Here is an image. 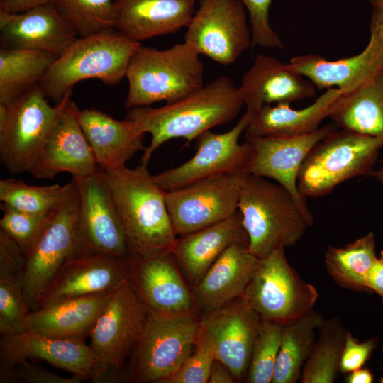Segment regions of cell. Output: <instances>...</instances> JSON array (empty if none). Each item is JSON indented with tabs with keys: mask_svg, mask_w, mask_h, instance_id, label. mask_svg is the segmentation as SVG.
Wrapping results in <instances>:
<instances>
[{
	"mask_svg": "<svg viewBox=\"0 0 383 383\" xmlns=\"http://www.w3.org/2000/svg\"><path fill=\"white\" fill-rule=\"evenodd\" d=\"M244 106L238 87L220 76L191 94L159 107L129 109L126 118L135 123L151 140L141 162L148 164L163 143L182 138L191 143L204 132L233 120Z\"/></svg>",
	"mask_w": 383,
	"mask_h": 383,
	"instance_id": "cell-1",
	"label": "cell"
},
{
	"mask_svg": "<svg viewBox=\"0 0 383 383\" xmlns=\"http://www.w3.org/2000/svg\"><path fill=\"white\" fill-rule=\"evenodd\" d=\"M100 172L122 222L128 257L172 252L178 238L168 213L165 191L150 174L148 165L140 162L135 168L125 166Z\"/></svg>",
	"mask_w": 383,
	"mask_h": 383,
	"instance_id": "cell-2",
	"label": "cell"
},
{
	"mask_svg": "<svg viewBox=\"0 0 383 383\" xmlns=\"http://www.w3.org/2000/svg\"><path fill=\"white\" fill-rule=\"evenodd\" d=\"M238 210L248 250L258 259L295 245L313 223L287 189L253 174L243 177Z\"/></svg>",
	"mask_w": 383,
	"mask_h": 383,
	"instance_id": "cell-3",
	"label": "cell"
},
{
	"mask_svg": "<svg viewBox=\"0 0 383 383\" xmlns=\"http://www.w3.org/2000/svg\"><path fill=\"white\" fill-rule=\"evenodd\" d=\"M204 73L200 55L184 41L164 50L140 44L128 66L125 107L178 100L204 86Z\"/></svg>",
	"mask_w": 383,
	"mask_h": 383,
	"instance_id": "cell-4",
	"label": "cell"
},
{
	"mask_svg": "<svg viewBox=\"0 0 383 383\" xmlns=\"http://www.w3.org/2000/svg\"><path fill=\"white\" fill-rule=\"evenodd\" d=\"M149 311L128 279L109 294L89 337L94 383L128 380L126 362L140 340Z\"/></svg>",
	"mask_w": 383,
	"mask_h": 383,
	"instance_id": "cell-5",
	"label": "cell"
},
{
	"mask_svg": "<svg viewBox=\"0 0 383 383\" xmlns=\"http://www.w3.org/2000/svg\"><path fill=\"white\" fill-rule=\"evenodd\" d=\"M114 29L84 37L51 65L39 86L47 98L59 104L81 81L96 79L116 85L126 77L130 59L140 45Z\"/></svg>",
	"mask_w": 383,
	"mask_h": 383,
	"instance_id": "cell-6",
	"label": "cell"
},
{
	"mask_svg": "<svg viewBox=\"0 0 383 383\" xmlns=\"http://www.w3.org/2000/svg\"><path fill=\"white\" fill-rule=\"evenodd\" d=\"M382 143L349 130L335 129L318 142L304 160L298 188L305 198H318L357 177L370 176Z\"/></svg>",
	"mask_w": 383,
	"mask_h": 383,
	"instance_id": "cell-7",
	"label": "cell"
},
{
	"mask_svg": "<svg viewBox=\"0 0 383 383\" xmlns=\"http://www.w3.org/2000/svg\"><path fill=\"white\" fill-rule=\"evenodd\" d=\"M79 210V190L72 178L65 184L61 199L48 213L26 255L23 294L29 312L40 308L48 286L62 266L74 256Z\"/></svg>",
	"mask_w": 383,
	"mask_h": 383,
	"instance_id": "cell-8",
	"label": "cell"
},
{
	"mask_svg": "<svg viewBox=\"0 0 383 383\" xmlns=\"http://www.w3.org/2000/svg\"><path fill=\"white\" fill-rule=\"evenodd\" d=\"M199 323L197 312H149L127 365L128 382L162 383L173 374L192 352Z\"/></svg>",
	"mask_w": 383,
	"mask_h": 383,
	"instance_id": "cell-9",
	"label": "cell"
},
{
	"mask_svg": "<svg viewBox=\"0 0 383 383\" xmlns=\"http://www.w3.org/2000/svg\"><path fill=\"white\" fill-rule=\"evenodd\" d=\"M241 298L262 321L284 325L313 309L318 293L300 277L280 249L259 259Z\"/></svg>",
	"mask_w": 383,
	"mask_h": 383,
	"instance_id": "cell-10",
	"label": "cell"
},
{
	"mask_svg": "<svg viewBox=\"0 0 383 383\" xmlns=\"http://www.w3.org/2000/svg\"><path fill=\"white\" fill-rule=\"evenodd\" d=\"M71 93L52 106L37 84L6 105L8 117L0 128V161L8 172H30Z\"/></svg>",
	"mask_w": 383,
	"mask_h": 383,
	"instance_id": "cell-11",
	"label": "cell"
},
{
	"mask_svg": "<svg viewBox=\"0 0 383 383\" xmlns=\"http://www.w3.org/2000/svg\"><path fill=\"white\" fill-rule=\"evenodd\" d=\"M186 28L184 42L223 66L234 64L251 45V30L239 0H199Z\"/></svg>",
	"mask_w": 383,
	"mask_h": 383,
	"instance_id": "cell-12",
	"label": "cell"
},
{
	"mask_svg": "<svg viewBox=\"0 0 383 383\" xmlns=\"http://www.w3.org/2000/svg\"><path fill=\"white\" fill-rule=\"evenodd\" d=\"M253 114L246 110L237 123L225 133L209 130L201 133L195 139V155L181 165L154 175L157 183L168 192L211 177L245 174L250 146L246 141L239 143V138Z\"/></svg>",
	"mask_w": 383,
	"mask_h": 383,
	"instance_id": "cell-13",
	"label": "cell"
},
{
	"mask_svg": "<svg viewBox=\"0 0 383 383\" xmlns=\"http://www.w3.org/2000/svg\"><path fill=\"white\" fill-rule=\"evenodd\" d=\"M79 194L74 257L107 255L128 258L122 222L100 169L87 177H72Z\"/></svg>",
	"mask_w": 383,
	"mask_h": 383,
	"instance_id": "cell-14",
	"label": "cell"
},
{
	"mask_svg": "<svg viewBox=\"0 0 383 383\" xmlns=\"http://www.w3.org/2000/svg\"><path fill=\"white\" fill-rule=\"evenodd\" d=\"M244 174L211 177L165 192L166 204L176 234L181 236L194 232L235 214Z\"/></svg>",
	"mask_w": 383,
	"mask_h": 383,
	"instance_id": "cell-15",
	"label": "cell"
},
{
	"mask_svg": "<svg viewBox=\"0 0 383 383\" xmlns=\"http://www.w3.org/2000/svg\"><path fill=\"white\" fill-rule=\"evenodd\" d=\"M338 127L326 125L299 136L272 135L245 140L250 151L245 173L272 179L287 189L311 220L312 213L298 188L301 166L311 148Z\"/></svg>",
	"mask_w": 383,
	"mask_h": 383,
	"instance_id": "cell-16",
	"label": "cell"
},
{
	"mask_svg": "<svg viewBox=\"0 0 383 383\" xmlns=\"http://www.w3.org/2000/svg\"><path fill=\"white\" fill-rule=\"evenodd\" d=\"M289 63L317 89L337 88L343 94L357 89L383 70V11L373 8L370 40L360 53L335 60L301 55L292 57Z\"/></svg>",
	"mask_w": 383,
	"mask_h": 383,
	"instance_id": "cell-17",
	"label": "cell"
},
{
	"mask_svg": "<svg viewBox=\"0 0 383 383\" xmlns=\"http://www.w3.org/2000/svg\"><path fill=\"white\" fill-rule=\"evenodd\" d=\"M201 322L214 342L216 359L235 382L245 380L262 321L240 297L204 313Z\"/></svg>",
	"mask_w": 383,
	"mask_h": 383,
	"instance_id": "cell-18",
	"label": "cell"
},
{
	"mask_svg": "<svg viewBox=\"0 0 383 383\" xmlns=\"http://www.w3.org/2000/svg\"><path fill=\"white\" fill-rule=\"evenodd\" d=\"M129 280L149 312L179 314L197 312L173 252L146 258L128 257Z\"/></svg>",
	"mask_w": 383,
	"mask_h": 383,
	"instance_id": "cell-19",
	"label": "cell"
},
{
	"mask_svg": "<svg viewBox=\"0 0 383 383\" xmlns=\"http://www.w3.org/2000/svg\"><path fill=\"white\" fill-rule=\"evenodd\" d=\"M79 109L68 101L44 143L30 174L38 179H52L60 172L87 177L99 167L78 121Z\"/></svg>",
	"mask_w": 383,
	"mask_h": 383,
	"instance_id": "cell-20",
	"label": "cell"
},
{
	"mask_svg": "<svg viewBox=\"0 0 383 383\" xmlns=\"http://www.w3.org/2000/svg\"><path fill=\"white\" fill-rule=\"evenodd\" d=\"M129 276L128 258L107 255L72 257L46 288L40 307L66 299L110 293Z\"/></svg>",
	"mask_w": 383,
	"mask_h": 383,
	"instance_id": "cell-21",
	"label": "cell"
},
{
	"mask_svg": "<svg viewBox=\"0 0 383 383\" xmlns=\"http://www.w3.org/2000/svg\"><path fill=\"white\" fill-rule=\"evenodd\" d=\"M0 33L2 48L39 50L57 57L79 37L52 3L18 13L0 11Z\"/></svg>",
	"mask_w": 383,
	"mask_h": 383,
	"instance_id": "cell-22",
	"label": "cell"
},
{
	"mask_svg": "<svg viewBox=\"0 0 383 383\" xmlns=\"http://www.w3.org/2000/svg\"><path fill=\"white\" fill-rule=\"evenodd\" d=\"M238 89L246 110L255 113L265 104L312 98L317 89L289 62L259 53L243 74Z\"/></svg>",
	"mask_w": 383,
	"mask_h": 383,
	"instance_id": "cell-23",
	"label": "cell"
},
{
	"mask_svg": "<svg viewBox=\"0 0 383 383\" xmlns=\"http://www.w3.org/2000/svg\"><path fill=\"white\" fill-rule=\"evenodd\" d=\"M29 359L46 361L82 380L90 379L94 362L91 348L83 340L57 338L29 330L1 336L0 370Z\"/></svg>",
	"mask_w": 383,
	"mask_h": 383,
	"instance_id": "cell-24",
	"label": "cell"
},
{
	"mask_svg": "<svg viewBox=\"0 0 383 383\" xmlns=\"http://www.w3.org/2000/svg\"><path fill=\"white\" fill-rule=\"evenodd\" d=\"M114 30L140 43L186 28L194 0H115Z\"/></svg>",
	"mask_w": 383,
	"mask_h": 383,
	"instance_id": "cell-25",
	"label": "cell"
},
{
	"mask_svg": "<svg viewBox=\"0 0 383 383\" xmlns=\"http://www.w3.org/2000/svg\"><path fill=\"white\" fill-rule=\"evenodd\" d=\"M78 121L102 170L126 166L139 151H144L145 133L131 121L114 119L96 109L79 110Z\"/></svg>",
	"mask_w": 383,
	"mask_h": 383,
	"instance_id": "cell-26",
	"label": "cell"
},
{
	"mask_svg": "<svg viewBox=\"0 0 383 383\" xmlns=\"http://www.w3.org/2000/svg\"><path fill=\"white\" fill-rule=\"evenodd\" d=\"M235 244L248 247V237L239 211L224 221L181 235L172 252L193 288L218 257Z\"/></svg>",
	"mask_w": 383,
	"mask_h": 383,
	"instance_id": "cell-27",
	"label": "cell"
},
{
	"mask_svg": "<svg viewBox=\"0 0 383 383\" xmlns=\"http://www.w3.org/2000/svg\"><path fill=\"white\" fill-rule=\"evenodd\" d=\"M258 261L245 245L228 247L192 288L197 309L208 313L241 297Z\"/></svg>",
	"mask_w": 383,
	"mask_h": 383,
	"instance_id": "cell-28",
	"label": "cell"
},
{
	"mask_svg": "<svg viewBox=\"0 0 383 383\" xmlns=\"http://www.w3.org/2000/svg\"><path fill=\"white\" fill-rule=\"evenodd\" d=\"M109 294L66 299L30 311L26 330L57 338L84 341L102 312Z\"/></svg>",
	"mask_w": 383,
	"mask_h": 383,
	"instance_id": "cell-29",
	"label": "cell"
},
{
	"mask_svg": "<svg viewBox=\"0 0 383 383\" xmlns=\"http://www.w3.org/2000/svg\"><path fill=\"white\" fill-rule=\"evenodd\" d=\"M343 91L337 88L326 89L311 104L295 109L288 104H265L254 113L246 128L245 140L262 136H299L309 134L320 128L329 117L331 107Z\"/></svg>",
	"mask_w": 383,
	"mask_h": 383,
	"instance_id": "cell-30",
	"label": "cell"
},
{
	"mask_svg": "<svg viewBox=\"0 0 383 383\" xmlns=\"http://www.w3.org/2000/svg\"><path fill=\"white\" fill-rule=\"evenodd\" d=\"M328 118L340 128L377 138L383 145V70L357 89L341 94Z\"/></svg>",
	"mask_w": 383,
	"mask_h": 383,
	"instance_id": "cell-31",
	"label": "cell"
},
{
	"mask_svg": "<svg viewBox=\"0 0 383 383\" xmlns=\"http://www.w3.org/2000/svg\"><path fill=\"white\" fill-rule=\"evenodd\" d=\"M322 314L312 309L283 325L281 344L272 383H296L311 352Z\"/></svg>",
	"mask_w": 383,
	"mask_h": 383,
	"instance_id": "cell-32",
	"label": "cell"
},
{
	"mask_svg": "<svg viewBox=\"0 0 383 383\" xmlns=\"http://www.w3.org/2000/svg\"><path fill=\"white\" fill-rule=\"evenodd\" d=\"M57 57L28 49L0 50V104L8 105L39 84Z\"/></svg>",
	"mask_w": 383,
	"mask_h": 383,
	"instance_id": "cell-33",
	"label": "cell"
},
{
	"mask_svg": "<svg viewBox=\"0 0 383 383\" xmlns=\"http://www.w3.org/2000/svg\"><path fill=\"white\" fill-rule=\"evenodd\" d=\"M377 258L374 235L370 232L345 247L329 246L325 264L328 274L339 286L370 292L367 279Z\"/></svg>",
	"mask_w": 383,
	"mask_h": 383,
	"instance_id": "cell-34",
	"label": "cell"
},
{
	"mask_svg": "<svg viewBox=\"0 0 383 383\" xmlns=\"http://www.w3.org/2000/svg\"><path fill=\"white\" fill-rule=\"evenodd\" d=\"M318 331V338L302 370L301 383H332L340 372L348 331L335 317L323 318Z\"/></svg>",
	"mask_w": 383,
	"mask_h": 383,
	"instance_id": "cell-35",
	"label": "cell"
},
{
	"mask_svg": "<svg viewBox=\"0 0 383 383\" xmlns=\"http://www.w3.org/2000/svg\"><path fill=\"white\" fill-rule=\"evenodd\" d=\"M65 184L29 185L13 178L1 179L0 200L3 206L37 215L48 214L58 204Z\"/></svg>",
	"mask_w": 383,
	"mask_h": 383,
	"instance_id": "cell-36",
	"label": "cell"
},
{
	"mask_svg": "<svg viewBox=\"0 0 383 383\" xmlns=\"http://www.w3.org/2000/svg\"><path fill=\"white\" fill-rule=\"evenodd\" d=\"M113 0H52L79 37L114 29Z\"/></svg>",
	"mask_w": 383,
	"mask_h": 383,
	"instance_id": "cell-37",
	"label": "cell"
},
{
	"mask_svg": "<svg viewBox=\"0 0 383 383\" xmlns=\"http://www.w3.org/2000/svg\"><path fill=\"white\" fill-rule=\"evenodd\" d=\"M24 272L0 271V335L26 330L29 313L24 300Z\"/></svg>",
	"mask_w": 383,
	"mask_h": 383,
	"instance_id": "cell-38",
	"label": "cell"
},
{
	"mask_svg": "<svg viewBox=\"0 0 383 383\" xmlns=\"http://www.w3.org/2000/svg\"><path fill=\"white\" fill-rule=\"evenodd\" d=\"M283 325L262 321L252 349L245 377L248 383L272 382L279 353Z\"/></svg>",
	"mask_w": 383,
	"mask_h": 383,
	"instance_id": "cell-39",
	"label": "cell"
},
{
	"mask_svg": "<svg viewBox=\"0 0 383 383\" xmlns=\"http://www.w3.org/2000/svg\"><path fill=\"white\" fill-rule=\"evenodd\" d=\"M216 359L214 342L200 318L192 352L179 368L162 383H207Z\"/></svg>",
	"mask_w": 383,
	"mask_h": 383,
	"instance_id": "cell-40",
	"label": "cell"
},
{
	"mask_svg": "<svg viewBox=\"0 0 383 383\" xmlns=\"http://www.w3.org/2000/svg\"><path fill=\"white\" fill-rule=\"evenodd\" d=\"M4 211L0 229L21 248L26 255L34 245L48 214L22 212L1 205Z\"/></svg>",
	"mask_w": 383,
	"mask_h": 383,
	"instance_id": "cell-41",
	"label": "cell"
},
{
	"mask_svg": "<svg viewBox=\"0 0 383 383\" xmlns=\"http://www.w3.org/2000/svg\"><path fill=\"white\" fill-rule=\"evenodd\" d=\"M248 12L251 46L270 49H284L279 35L272 28L269 9L272 0H239Z\"/></svg>",
	"mask_w": 383,
	"mask_h": 383,
	"instance_id": "cell-42",
	"label": "cell"
},
{
	"mask_svg": "<svg viewBox=\"0 0 383 383\" xmlns=\"http://www.w3.org/2000/svg\"><path fill=\"white\" fill-rule=\"evenodd\" d=\"M82 381L73 374L71 377L59 376L31 364L28 360L0 370V383H79Z\"/></svg>",
	"mask_w": 383,
	"mask_h": 383,
	"instance_id": "cell-43",
	"label": "cell"
},
{
	"mask_svg": "<svg viewBox=\"0 0 383 383\" xmlns=\"http://www.w3.org/2000/svg\"><path fill=\"white\" fill-rule=\"evenodd\" d=\"M377 338L360 342L348 331L340 359L339 371L349 373L362 367L377 346Z\"/></svg>",
	"mask_w": 383,
	"mask_h": 383,
	"instance_id": "cell-44",
	"label": "cell"
},
{
	"mask_svg": "<svg viewBox=\"0 0 383 383\" xmlns=\"http://www.w3.org/2000/svg\"><path fill=\"white\" fill-rule=\"evenodd\" d=\"M52 2V0H1L0 1V11L18 13Z\"/></svg>",
	"mask_w": 383,
	"mask_h": 383,
	"instance_id": "cell-45",
	"label": "cell"
},
{
	"mask_svg": "<svg viewBox=\"0 0 383 383\" xmlns=\"http://www.w3.org/2000/svg\"><path fill=\"white\" fill-rule=\"evenodd\" d=\"M367 287L370 292H374L383 302V250L376 260L367 279Z\"/></svg>",
	"mask_w": 383,
	"mask_h": 383,
	"instance_id": "cell-46",
	"label": "cell"
},
{
	"mask_svg": "<svg viewBox=\"0 0 383 383\" xmlns=\"http://www.w3.org/2000/svg\"><path fill=\"white\" fill-rule=\"evenodd\" d=\"M208 382L233 383L235 382V380L228 367L222 362L216 359L212 365Z\"/></svg>",
	"mask_w": 383,
	"mask_h": 383,
	"instance_id": "cell-47",
	"label": "cell"
},
{
	"mask_svg": "<svg viewBox=\"0 0 383 383\" xmlns=\"http://www.w3.org/2000/svg\"><path fill=\"white\" fill-rule=\"evenodd\" d=\"M348 383H372L374 377L368 368H359L348 373L346 379Z\"/></svg>",
	"mask_w": 383,
	"mask_h": 383,
	"instance_id": "cell-48",
	"label": "cell"
},
{
	"mask_svg": "<svg viewBox=\"0 0 383 383\" xmlns=\"http://www.w3.org/2000/svg\"><path fill=\"white\" fill-rule=\"evenodd\" d=\"M370 176L383 183V163L377 170H374Z\"/></svg>",
	"mask_w": 383,
	"mask_h": 383,
	"instance_id": "cell-49",
	"label": "cell"
},
{
	"mask_svg": "<svg viewBox=\"0 0 383 383\" xmlns=\"http://www.w3.org/2000/svg\"><path fill=\"white\" fill-rule=\"evenodd\" d=\"M373 8L383 11V0H367Z\"/></svg>",
	"mask_w": 383,
	"mask_h": 383,
	"instance_id": "cell-50",
	"label": "cell"
},
{
	"mask_svg": "<svg viewBox=\"0 0 383 383\" xmlns=\"http://www.w3.org/2000/svg\"><path fill=\"white\" fill-rule=\"evenodd\" d=\"M379 382L383 383V375H382V377L379 379Z\"/></svg>",
	"mask_w": 383,
	"mask_h": 383,
	"instance_id": "cell-51",
	"label": "cell"
},
{
	"mask_svg": "<svg viewBox=\"0 0 383 383\" xmlns=\"http://www.w3.org/2000/svg\"><path fill=\"white\" fill-rule=\"evenodd\" d=\"M24 273H25V271H24Z\"/></svg>",
	"mask_w": 383,
	"mask_h": 383,
	"instance_id": "cell-52",
	"label": "cell"
},
{
	"mask_svg": "<svg viewBox=\"0 0 383 383\" xmlns=\"http://www.w3.org/2000/svg\"><path fill=\"white\" fill-rule=\"evenodd\" d=\"M382 352H383V344H382Z\"/></svg>",
	"mask_w": 383,
	"mask_h": 383,
	"instance_id": "cell-53",
	"label": "cell"
},
{
	"mask_svg": "<svg viewBox=\"0 0 383 383\" xmlns=\"http://www.w3.org/2000/svg\"><path fill=\"white\" fill-rule=\"evenodd\" d=\"M0 1H1V0H0Z\"/></svg>",
	"mask_w": 383,
	"mask_h": 383,
	"instance_id": "cell-54",
	"label": "cell"
}]
</instances>
